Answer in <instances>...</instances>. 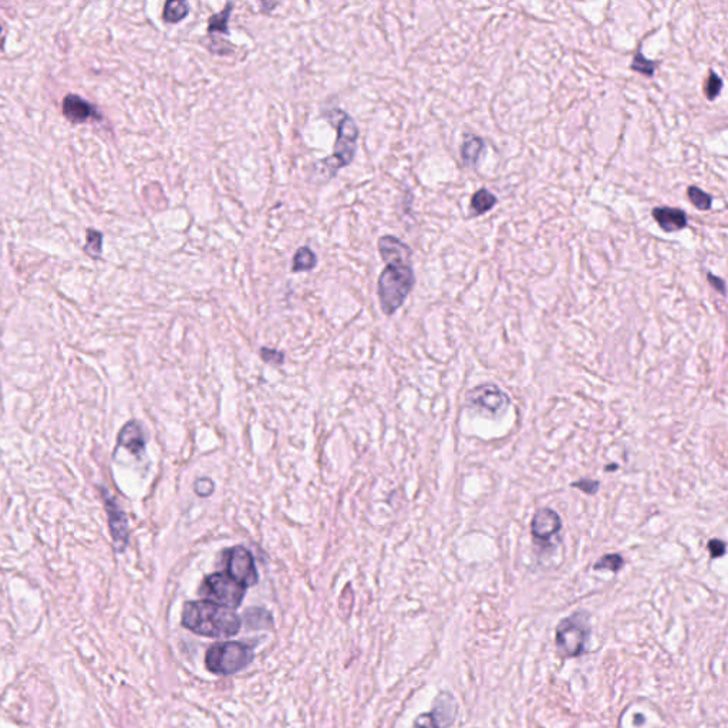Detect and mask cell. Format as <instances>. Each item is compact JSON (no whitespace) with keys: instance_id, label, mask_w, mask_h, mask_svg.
<instances>
[{"instance_id":"obj_9","label":"cell","mask_w":728,"mask_h":728,"mask_svg":"<svg viewBox=\"0 0 728 728\" xmlns=\"http://www.w3.org/2000/svg\"><path fill=\"white\" fill-rule=\"evenodd\" d=\"M227 573L246 589L258 582L253 556L243 546H235L227 553Z\"/></svg>"},{"instance_id":"obj_13","label":"cell","mask_w":728,"mask_h":728,"mask_svg":"<svg viewBox=\"0 0 728 728\" xmlns=\"http://www.w3.org/2000/svg\"><path fill=\"white\" fill-rule=\"evenodd\" d=\"M118 445L127 448L131 454L140 455L145 450L144 428L138 421L127 422L118 434Z\"/></svg>"},{"instance_id":"obj_28","label":"cell","mask_w":728,"mask_h":728,"mask_svg":"<svg viewBox=\"0 0 728 728\" xmlns=\"http://www.w3.org/2000/svg\"><path fill=\"white\" fill-rule=\"evenodd\" d=\"M411 728H440V727L431 713H424L415 718Z\"/></svg>"},{"instance_id":"obj_15","label":"cell","mask_w":728,"mask_h":728,"mask_svg":"<svg viewBox=\"0 0 728 728\" xmlns=\"http://www.w3.org/2000/svg\"><path fill=\"white\" fill-rule=\"evenodd\" d=\"M487 148V143L484 138L478 136H465L462 144H461V158L462 162L476 169L478 166V162L481 159V155L484 154Z\"/></svg>"},{"instance_id":"obj_6","label":"cell","mask_w":728,"mask_h":728,"mask_svg":"<svg viewBox=\"0 0 728 728\" xmlns=\"http://www.w3.org/2000/svg\"><path fill=\"white\" fill-rule=\"evenodd\" d=\"M199 593L213 604L228 609H236L243 601L246 587L231 578L227 572H217L204 579Z\"/></svg>"},{"instance_id":"obj_29","label":"cell","mask_w":728,"mask_h":728,"mask_svg":"<svg viewBox=\"0 0 728 728\" xmlns=\"http://www.w3.org/2000/svg\"><path fill=\"white\" fill-rule=\"evenodd\" d=\"M195 492L199 497H209L213 492V483L209 478H201L195 483Z\"/></svg>"},{"instance_id":"obj_20","label":"cell","mask_w":728,"mask_h":728,"mask_svg":"<svg viewBox=\"0 0 728 728\" xmlns=\"http://www.w3.org/2000/svg\"><path fill=\"white\" fill-rule=\"evenodd\" d=\"M245 622L250 629H268L272 627V616L269 612L261 608H250L245 613Z\"/></svg>"},{"instance_id":"obj_10","label":"cell","mask_w":728,"mask_h":728,"mask_svg":"<svg viewBox=\"0 0 728 728\" xmlns=\"http://www.w3.org/2000/svg\"><path fill=\"white\" fill-rule=\"evenodd\" d=\"M101 497L104 499L106 511L108 515V527H110V532L113 536L115 550L122 552L128 545V539H130L127 515H125L124 509L118 505L117 499L114 497H111L106 488L101 490Z\"/></svg>"},{"instance_id":"obj_33","label":"cell","mask_w":728,"mask_h":728,"mask_svg":"<svg viewBox=\"0 0 728 728\" xmlns=\"http://www.w3.org/2000/svg\"><path fill=\"white\" fill-rule=\"evenodd\" d=\"M618 468H619L618 464H611V465H608L605 469H606V473H611V471H616Z\"/></svg>"},{"instance_id":"obj_1","label":"cell","mask_w":728,"mask_h":728,"mask_svg":"<svg viewBox=\"0 0 728 728\" xmlns=\"http://www.w3.org/2000/svg\"><path fill=\"white\" fill-rule=\"evenodd\" d=\"M378 253L385 264L377 280V294L384 315H394L406 302L415 285L411 264V248L393 235H383L377 241Z\"/></svg>"},{"instance_id":"obj_21","label":"cell","mask_w":728,"mask_h":728,"mask_svg":"<svg viewBox=\"0 0 728 728\" xmlns=\"http://www.w3.org/2000/svg\"><path fill=\"white\" fill-rule=\"evenodd\" d=\"M626 562L620 553H606L601 556L593 565V571H611L613 573L620 572L624 568Z\"/></svg>"},{"instance_id":"obj_27","label":"cell","mask_w":728,"mask_h":728,"mask_svg":"<svg viewBox=\"0 0 728 728\" xmlns=\"http://www.w3.org/2000/svg\"><path fill=\"white\" fill-rule=\"evenodd\" d=\"M261 357L264 359V362H266L269 364H273V366H279V364L283 363V353L279 352V350L269 349V348H262L261 349Z\"/></svg>"},{"instance_id":"obj_17","label":"cell","mask_w":728,"mask_h":728,"mask_svg":"<svg viewBox=\"0 0 728 728\" xmlns=\"http://www.w3.org/2000/svg\"><path fill=\"white\" fill-rule=\"evenodd\" d=\"M234 12V3L228 2L225 5V8L218 12V13H213L208 17V24H206V33L209 36H213L217 33H222V34H229V27H228V22H229V17Z\"/></svg>"},{"instance_id":"obj_7","label":"cell","mask_w":728,"mask_h":728,"mask_svg":"<svg viewBox=\"0 0 728 728\" xmlns=\"http://www.w3.org/2000/svg\"><path fill=\"white\" fill-rule=\"evenodd\" d=\"M511 406V397L497 384L484 383L469 390L465 397V407L484 417L498 418Z\"/></svg>"},{"instance_id":"obj_4","label":"cell","mask_w":728,"mask_h":728,"mask_svg":"<svg viewBox=\"0 0 728 728\" xmlns=\"http://www.w3.org/2000/svg\"><path fill=\"white\" fill-rule=\"evenodd\" d=\"M592 634L590 615L578 611L562 619L555 629V646L564 659H576L586 652Z\"/></svg>"},{"instance_id":"obj_3","label":"cell","mask_w":728,"mask_h":728,"mask_svg":"<svg viewBox=\"0 0 728 728\" xmlns=\"http://www.w3.org/2000/svg\"><path fill=\"white\" fill-rule=\"evenodd\" d=\"M338 117L340 120L334 125L337 128V140L333 154L313 165L315 176L319 177L320 183H327L337 176L340 168L350 165L357 151L359 127L355 118L341 110H338Z\"/></svg>"},{"instance_id":"obj_23","label":"cell","mask_w":728,"mask_h":728,"mask_svg":"<svg viewBox=\"0 0 728 728\" xmlns=\"http://www.w3.org/2000/svg\"><path fill=\"white\" fill-rule=\"evenodd\" d=\"M687 198L699 210H708L713 205V197L696 185L687 188Z\"/></svg>"},{"instance_id":"obj_25","label":"cell","mask_w":728,"mask_h":728,"mask_svg":"<svg viewBox=\"0 0 728 728\" xmlns=\"http://www.w3.org/2000/svg\"><path fill=\"white\" fill-rule=\"evenodd\" d=\"M572 488L575 490H579L582 491L583 494L586 495H594L599 490H601V483H599L597 480H590V478H582L579 481H573L571 484Z\"/></svg>"},{"instance_id":"obj_18","label":"cell","mask_w":728,"mask_h":728,"mask_svg":"<svg viewBox=\"0 0 728 728\" xmlns=\"http://www.w3.org/2000/svg\"><path fill=\"white\" fill-rule=\"evenodd\" d=\"M317 265V256L309 246L299 248L292 261V272H311Z\"/></svg>"},{"instance_id":"obj_11","label":"cell","mask_w":728,"mask_h":728,"mask_svg":"<svg viewBox=\"0 0 728 728\" xmlns=\"http://www.w3.org/2000/svg\"><path fill=\"white\" fill-rule=\"evenodd\" d=\"M652 217L656 221V224L662 228V231H664V232L683 231L689 224L687 213L681 208L656 206L652 210Z\"/></svg>"},{"instance_id":"obj_19","label":"cell","mask_w":728,"mask_h":728,"mask_svg":"<svg viewBox=\"0 0 728 728\" xmlns=\"http://www.w3.org/2000/svg\"><path fill=\"white\" fill-rule=\"evenodd\" d=\"M190 13V5L185 0H168L164 5L162 19L166 23H178Z\"/></svg>"},{"instance_id":"obj_5","label":"cell","mask_w":728,"mask_h":728,"mask_svg":"<svg viewBox=\"0 0 728 728\" xmlns=\"http://www.w3.org/2000/svg\"><path fill=\"white\" fill-rule=\"evenodd\" d=\"M253 659V652L242 641H224L212 645L205 656L206 669L215 674L229 676L245 669Z\"/></svg>"},{"instance_id":"obj_24","label":"cell","mask_w":728,"mask_h":728,"mask_svg":"<svg viewBox=\"0 0 728 728\" xmlns=\"http://www.w3.org/2000/svg\"><path fill=\"white\" fill-rule=\"evenodd\" d=\"M721 90H722V80H721V77L715 71L710 70L708 77L706 78V81L703 84V92H704L706 99L708 101H714L720 96Z\"/></svg>"},{"instance_id":"obj_30","label":"cell","mask_w":728,"mask_h":728,"mask_svg":"<svg viewBox=\"0 0 728 728\" xmlns=\"http://www.w3.org/2000/svg\"><path fill=\"white\" fill-rule=\"evenodd\" d=\"M89 235V241H87V249L92 248L90 252H96L97 255L101 252V242H103V236L100 232L97 231H89L87 232Z\"/></svg>"},{"instance_id":"obj_31","label":"cell","mask_w":728,"mask_h":728,"mask_svg":"<svg viewBox=\"0 0 728 728\" xmlns=\"http://www.w3.org/2000/svg\"><path fill=\"white\" fill-rule=\"evenodd\" d=\"M707 280H708L710 286H711L714 290H717L720 294L725 296V282H724L721 278L713 275L711 272H707Z\"/></svg>"},{"instance_id":"obj_8","label":"cell","mask_w":728,"mask_h":728,"mask_svg":"<svg viewBox=\"0 0 728 728\" xmlns=\"http://www.w3.org/2000/svg\"><path fill=\"white\" fill-rule=\"evenodd\" d=\"M562 531V518L558 512L549 506H542L535 511L531 521V536L534 545L548 552L556 548V538L559 539Z\"/></svg>"},{"instance_id":"obj_22","label":"cell","mask_w":728,"mask_h":728,"mask_svg":"<svg viewBox=\"0 0 728 728\" xmlns=\"http://www.w3.org/2000/svg\"><path fill=\"white\" fill-rule=\"evenodd\" d=\"M657 64L659 62H655V60H650L648 57H645V55L641 53L640 50L633 56V60H631V64H630V69L638 74H643L646 77H653L655 73H656V69H657Z\"/></svg>"},{"instance_id":"obj_16","label":"cell","mask_w":728,"mask_h":728,"mask_svg":"<svg viewBox=\"0 0 728 728\" xmlns=\"http://www.w3.org/2000/svg\"><path fill=\"white\" fill-rule=\"evenodd\" d=\"M498 202V198L491 192L488 191L487 188H481L478 190L473 198H471V215L473 217H481L484 215V213H487L488 210H491Z\"/></svg>"},{"instance_id":"obj_34","label":"cell","mask_w":728,"mask_h":728,"mask_svg":"<svg viewBox=\"0 0 728 728\" xmlns=\"http://www.w3.org/2000/svg\"><path fill=\"white\" fill-rule=\"evenodd\" d=\"M0 30H2V29H0Z\"/></svg>"},{"instance_id":"obj_12","label":"cell","mask_w":728,"mask_h":728,"mask_svg":"<svg viewBox=\"0 0 728 728\" xmlns=\"http://www.w3.org/2000/svg\"><path fill=\"white\" fill-rule=\"evenodd\" d=\"M436 718L440 728H450L458 713V706L455 697L450 692H441L433 704V710L430 711Z\"/></svg>"},{"instance_id":"obj_2","label":"cell","mask_w":728,"mask_h":728,"mask_svg":"<svg viewBox=\"0 0 728 728\" xmlns=\"http://www.w3.org/2000/svg\"><path fill=\"white\" fill-rule=\"evenodd\" d=\"M183 624L199 636L231 637L241 630L242 620L232 609L210 601H197L185 604Z\"/></svg>"},{"instance_id":"obj_14","label":"cell","mask_w":728,"mask_h":728,"mask_svg":"<svg viewBox=\"0 0 728 728\" xmlns=\"http://www.w3.org/2000/svg\"><path fill=\"white\" fill-rule=\"evenodd\" d=\"M63 113L69 120L76 121V122L85 121L92 117H96V114H97L94 111V107L90 103H87L76 94H69L64 97Z\"/></svg>"},{"instance_id":"obj_26","label":"cell","mask_w":728,"mask_h":728,"mask_svg":"<svg viewBox=\"0 0 728 728\" xmlns=\"http://www.w3.org/2000/svg\"><path fill=\"white\" fill-rule=\"evenodd\" d=\"M707 548H708V552H710L711 559H718V558H722V556L725 555L727 543H725L722 539L713 538V539L708 541Z\"/></svg>"},{"instance_id":"obj_32","label":"cell","mask_w":728,"mask_h":728,"mask_svg":"<svg viewBox=\"0 0 728 728\" xmlns=\"http://www.w3.org/2000/svg\"><path fill=\"white\" fill-rule=\"evenodd\" d=\"M262 6V12H271L273 8L278 6V2H272V3H266V2H262L261 3Z\"/></svg>"}]
</instances>
